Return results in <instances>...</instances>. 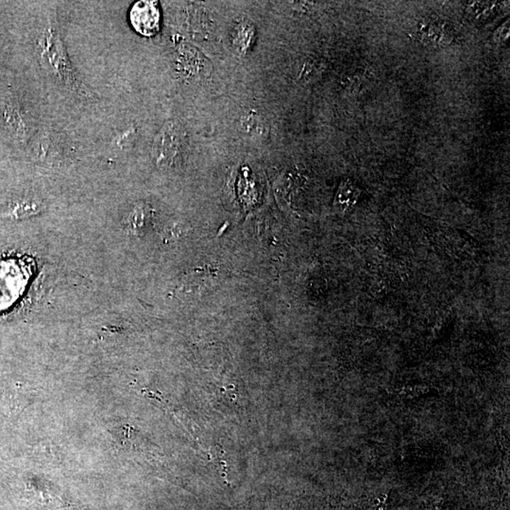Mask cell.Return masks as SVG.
Masks as SVG:
<instances>
[{
  "instance_id": "cell-1",
  "label": "cell",
  "mask_w": 510,
  "mask_h": 510,
  "mask_svg": "<svg viewBox=\"0 0 510 510\" xmlns=\"http://www.w3.org/2000/svg\"><path fill=\"white\" fill-rule=\"evenodd\" d=\"M57 27V23L50 20L42 30L38 41L40 62L53 78L74 91L84 92L85 88L74 73Z\"/></svg>"
},
{
  "instance_id": "cell-2",
  "label": "cell",
  "mask_w": 510,
  "mask_h": 510,
  "mask_svg": "<svg viewBox=\"0 0 510 510\" xmlns=\"http://www.w3.org/2000/svg\"><path fill=\"white\" fill-rule=\"evenodd\" d=\"M188 147V138L183 125L177 121L164 124L156 135L152 154L156 164L162 167L178 166L183 163Z\"/></svg>"
},
{
  "instance_id": "cell-3",
  "label": "cell",
  "mask_w": 510,
  "mask_h": 510,
  "mask_svg": "<svg viewBox=\"0 0 510 510\" xmlns=\"http://www.w3.org/2000/svg\"><path fill=\"white\" fill-rule=\"evenodd\" d=\"M132 27L142 35H154L160 26V10L156 1H139L130 13Z\"/></svg>"
},
{
  "instance_id": "cell-4",
  "label": "cell",
  "mask_w": 510,
  "mask_h": 510,
  "mask_svg": "<svg viewBox=\"0 0 510 510\" xmlns=\"http://www.w3.org/2000/svg\"><path fill=\"white\" fill-rule=\"evenodd\" d=\"M422 41L430 45H447L453 38V28L445 20L430 19L422 23L419 28Z\"/></svg>"
},
{
  "instance_id": "cell-5",
  "label": "cell",
  "mask_w": 510,
  "mask_h": 510,
  "mask_svg": "<svg viewBox=\"0 0 510 510\" xmlns=\"http://www.w3.org/2000/svg\"><path fill=\"white\" fill-rule=\"evenodd\" d=\"M255 31L254 26L249 22H242L235 27L232 41L235 50L241 54H246L254 45Z\"/></svg>"
},
{
  "instance_id": "cell-6",
  "label": "cell",
  "mask_w": 510,
  "mask_h": 510,
  "mask_svg": "<svg viewBox=\"0 0 510 510\" xmlns=\"http://www.w3.org/2000/svg\"><path fill=\"white\" fill-rule=\"evenodd\" d=\"M5 116L6 120L16 130L17 135L26 136L27 135L28 130V122L25 120L24 116L20 113L18 107L14 106L13 104H8L5 109Z\"/></svg>"
},
{
  "instance_id": "cell-7",
  "label": "cell",
  "mask_w": 510,
  "mask_h": 510,
  "mask_svg": "<svg viewBox=\"0 0 510 510\" xmlns=\"http://www.w3.org/2000/svg\"><path fill=\"white\" fill-rule=\"evenodd\" d=\"M241 126L245 132L252 135H263L265 132L264 119L255 112H249L243 115L241 118Z\"/></svg>"
},
{
  "instance_id": "cell-8",
  "label": "cell",
  "mask_w": 510,
  "mask_h": 510,
  "mask_svg": "<svg viewBox=\"0 0 510 510\" xmlns=\"http://www.w3.org/2000/svg\"><path fill=\"white\" fill-rule=\"evenodd\" d=\"M509 25L506 26V25H504L503 28H499L498 33H500V34H497V36L499 37V40H506V37L509 36Z\"/></svg>"
}]
</instances>
